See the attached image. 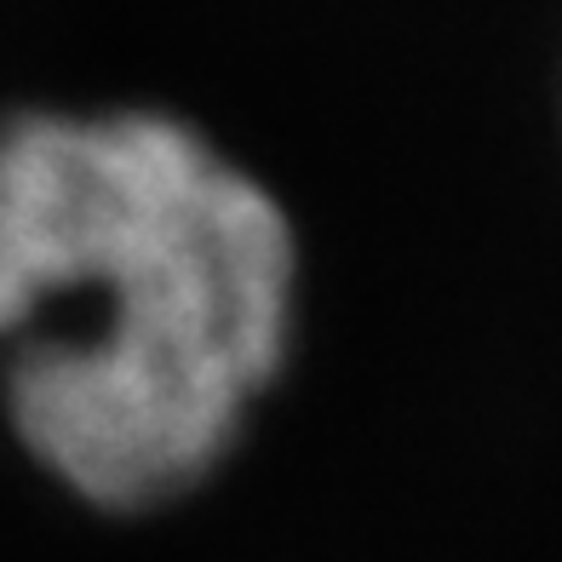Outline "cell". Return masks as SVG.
I'll return each instance as SVG.
<instances>
[{
	"instance_id": "obj_1",
	"label": "cell",
	"mask_w": 562,
	"mask_h": 562,
	"mask_svg": "<svg viewBox=\"0 0 562 562\" xmlns=\"http://www.w3.org/2000/svg\"><path fill=\"white\" fill-rule=\"evenodd\" d=\"M293 229L265 184L172 115H18L0 126V334L64 293L75 339L23 345L12 425L110 510L195 488L229 453L293 334Z\"/></svg>"
}]
</instances>
